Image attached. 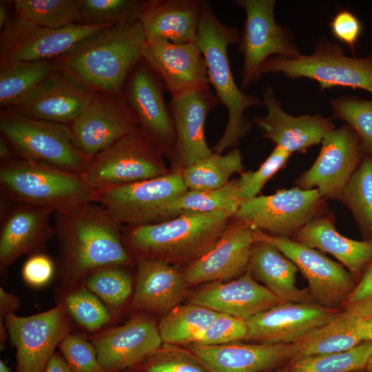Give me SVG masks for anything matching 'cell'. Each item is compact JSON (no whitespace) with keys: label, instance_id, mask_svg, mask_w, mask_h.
<instances>
[{"label":"cell","instance_id":"1","mask_svg":"<svg viewBox=\"0 0 372 372\" xmlns=\"http://www.w3.org/2000/svg\"><path fill=\"white\" fill-rule=\"evenodd\" d=\"M53 215L59 286L80 284L101 267L134 266L123 242L121 225L99 203H85Z\"/></svg>","mask_w":372,"mask_h":372},{"label":"cell","instance_id":"2","mask_svg":"<svg viewBox=\"0 0 372 372\" xmlns=\"http://www.w3.org/2000/svg\"><path fill=\"white\" fill-rule=\"evenodd\" d=\"M146 42L140 21L112 25L54 60L58 69L96 92L122 97L124 84L143 59Z\"/></svg>","mask_w":372,"mask_h":372},{"label":"cell","instance_id":"3","mask_svg":"<svg viewBox=\"0 0 372 372\" xmlns=\"http://www.w3.org/2000/svg\"><path fill=\"white\" fill-rule=\"evenodd\" d=\"M233 217L225 211L186 213L160 223L127 226L123 242L136 261L190 264L215 245Z\"/></svg>","mask_w":372,"mask_h":372},{"label":"cell","instance_id":"4","mask_svg":"<svg viewBox=\"0 0 372 372\" xmlns=\"http://www.w3.org/2000/svg\"><path fill=\"white\" fill-rule=\"evenodd\" d=\"M239 40L238 28L223 23L205 1L194 43L205 59L209 84L228 113L225 130L212 149L220 154L229 147H237L251 130V123L244 114L245 110L251 106L264 105L259 98L244 93L235 83L227 48L238 44Z\"/></svg>","mask_w":372,"mask_h":372},{"label":"cell","instance_id":"5","mask_svg":"<svg viewBox=\"0 0 372 372\" xmlns=\"http://www.w3.org/2000/svg\"><path fill=\"white\" fill-rule=\"evenodd\" d=\"M0 189L17 203L54 212L98 200L81 174L20 156L1 161Z\"/></svg>","mask_w":372,"mask_h":372},{"label":"cell","instance_id":"6","mask_svg":"<svg viewBox=\"0 0 372 372\" xmlns=\"http://www.w3.org/2000/svg\"><path fill=\"white\" fill-rule=\"evenodd\" d=\"M262 74H282L290 80L307 78L319 84L321 92L334 87L364 90L372 94V54L346 56L343 48L327 38H320L312 54L296 58L273 56L260 68Z\"/></svg>","mask_w":372,"mask_h":372},{"label":"cell","instance_id":"7","mask_svg":"<svg viewBox=\"0 0 372 372\" xmlns=\"http://www.w3.org/2000/svg\"><path fill=\"white\" fill-rule=\"evenodd\" d=\"M163 155L138 127L94 156L81 174L94 190L100 192L169 173Z\"/></svg>","mask_w":372,"mask_h":372},{"label":"cell","instance_id":"8","mask_svg":"<svg viewBox=\"0 0 372 372\" xmlns=\"http://www.w3.org/2000/svg\"><path fill=\"white\" fill-rule=\"evenodd\" d=\"M0 133L11 145L15 156L76 174H82L91 161L75 147L68 125L1 110Z\"/></svg>","mask_w":372,"mask_h":372},{"label":"cell","instance_id":"9","mask_svg":"<svg viewBox=\"0 0 372 372\" xmlns=\"http://www.w3.org/2000/svg\"><path fill=\"white\" fill-rule=\"evenodd\" d=\"M235 3L246 14L238 44V52L244 57L241 87L245 89L260 79V68L269 58L292 59L302 54L291 31L276 21V0H237Z\"/></svg>","mask_w":372,"mask_h":372},{"label":"cell","instance_id":"10","mask_svg":"<svg viewBox=\"0 0 372 372\" xmlns=\"http://www.w3.org/2000/svg\"><path fill=\"white\" fill-rule=\"evenodd\" d=\"M112 23H74L60 29L39 25L15 13L0 32V64L54 61Z\"/></svg>","mask_w":372,"mask_h":372},{"label":"cell","instance_id":"11","mask_svg":"<svg viewBox=\"0 0 372 372\" xmlns=\"http://www.w3.org/2000/svg\"><path fill=\"white\" fill-rule=\"evenodd\" d=\"M4 321L8 338L16 349L15 372H44L55 348L70 333L72 325L61 302L30 316L12 313Z\"/></svg>","mask_w":372,"mask_h":372},{"label":"cell","instance_id":"12","mask_svg":"<svg viewBox=\"0 0 372 372\" xmlns=\"http://www.w3.org/2000/svg\"><path fill=\"white\" fill-rule=\"evenodd\" d=\"M324 200L317 189L296 187L244 200L233 218L253 229L289 238L319 215Z\"/></svg>","mask_w":372,"mask_h":372},{"label":"cell","instance_id":"13","mask_svg":"<svg viewBox=\"0 0 372 372\" xmlns=\"http://www.w3.org/2000/svg\"><path fill=\"white\" fill-rule=\"evenodd\" d=\"M254 241L262 240L278 247L302 273L313 300L323 307L338 309L353 289L354 276L342 265L320 251L287 237L268 235L254 229Z\"/></svg>","mask_w":372,"mask_h":372},{"label":"cell","instance_id":"14","mask_svg":"<svg viewBox=\"0 0 372 372\" xmlns=\"http://www.w3.org/2000/svg\"><path fill=\"white\" fill-rule=\"evenodd\" d=\"M188 188L180 169L148 180L97 192L99 203L120 225L153 223L158 209Z\"/></svg>","mask_w":372,"mask_h":372},{"label":"cell","instance_id":"15","mask_svg":"<svg viewBox=\"0 0 372 372\" xmlns=\"http://www.w3.org/2000/svg\"><path fill=\"white\" fill-rule=\"evenodd\" d=\"M165 85L143 59L129 74L123 88L122 98L136 115L139 127L171 157L176 134L170 108L167 105Z\"/></svg>","mask_w":372,"mask_h":372},{"label":"cell","instance_id":"16","mask_svg":"<svg viewBox=\"0 0 372 372\" xmlns=\"http://www.w3.org/2000/svg\"><path fill=\"white\" fill-rule=\"evenodd\" d=\"M68 125L75 147L90 159L139 127L136 115L121 96L98 92Z\"/></svg>","mask_w":372,"mask_h":372},{"label":"cell","instance_id":"17","mask_svg":"<svg viewBox=\"0 0 372 372\" xmlns=\"http://www.w3.org/2000/svg\"><path fill=\"white\" fill-rule=\"evenodd\" d=\"M318 156L296 180L302 189H317L326 200L340 199L364 154L360 140L347 124L328 132Z\"/></svg>","mask_w":372,"mask_h":372},{"label":"cell","instance_id":"18","mask_svg":"<svg viewBox=\"0 0 372 372\" xmlns=\"http://www.w3.org/2000/svg\"><path fill=\"white\" fill-rule=\"evenodd\" d=\"M90 341L105 372L136 368L163 344L155 320L141 314L92 333Z\"/></svg>","mask_w":372,"mask_h":372},{"label":"cell","instance_id":"19","mask_svg":"<svg viewBox=\"0 0 372 372\" xmlns=\"http://www.w3.org/2000/svg\"><path fill=\"white\" fill-rule=\"evenodd\" d=\"M54 210L14 200L0 216V276L6 278L10 267L21 256L43 254L55 235L50 224Z\"/></svg>","mask_w":372,"mask_h":372},{"label":"cell","instance_id":"20","mask_svg":"<svg viewBox=\"0 0 372 372\" xmlns=\"http://www.w3.org/2000/svg\"><path fill=\"white\" fill-rule=\"evenodd\" d=\"M94 94L93 90L58 70L19 103L1 110L69 125L87 107Z\"/></svg>","mask_w":372,"mask_h":372},{"label":"cell","instance_id":"21","mask_svg":"<svg viewBox=\"0 0 372 372\" xmlns=\"http://www.w3.org/2000/svg\"><path fill=\"white\" fill-rule=\"evenodd\" d=\"M218 104V97L209 87L172 96L169 108L176 142L170 158L178 169L182 170L213 153L206 142L205 123L208 114Z\"/></svg>","mask_w":372,"mask_h":372},{"label":"cell","instance_id":"22","mask_svg":"<svg viewBox=\"0 0 372 372\" xmlns=\"http://www.w3.org/2000/svg\"><path fill=\"white\" fill-rule=\"evenodd\" d=\"M338 309L314 302H285L262 311L245 321L246 340L258 344H291L313 329L333 319Z\"/></svg>","mask_w":372,"mask_h":372},{"label":"cell","instance_id":"23","mask_svg":"<svg viewBox=\"0 0 372 372\" xmlns=\"http://www.w3.org/2000/svg\"><path fill=\"white\" fill-rule=\"evenodd\" d=\"M142 56L162 79L172 96L209 87L207 63L194 42L174 43L165 39L146 41Z\"/></svg>","mask_w":372,"mask_h":372},{"label":"cell","instance_id":"24","mask_svg":"<svg viewBox=\"0 0 372 372\" xmlns=\"http://www.w3.org/2000/svg\"><path fill=\"white\" fill-rule=\"evenodd\" d=\"M253 231L251 226L234 218L215 245L184 270L188 285L227 280L246 272L254 243Z\"/></svg>","mask_w":372,"mask_h":372},{"label":"cell","instance_id":"25","mask_svg":"<svg viewBox=\"0 0 372 372\" xmlns=\"http://www.w3.org/2000/svg\"><path fill=\"white\" fill-rule=\"evenodd\" d=\"M262 101L267 114L255 117L253 122L260 127L263 137L291 154L305 153L321 143L324 136L335 129L332 121L320 114L299 116L287 114L270 86L264 90Z\"/></svg>","mask_w":372,"mask_h":372},{"label":"cell","instance_id":"26","mask_svg":"<svg viewBox=\"0 0 372 372\" xmlns=\"http://www.w3.org/2000/svg\"><path fill=\"white\" fill-rule=\"evenodd\" d=\"M282 302H285L258 283L247 269L234 280L214 281L201 287L189 303L246 321Z\"/></svg>","mask_w":372,"mask_h":372},{"label":"cell","instance_id":"27","mask_svg":"<svg viewBox=\"0 0 372 372\" xmlns=\"http://www.w3.org/2000/svg\"><path fill=\"white\" fill-rule=\"evenodd\" d=\"M188 350L209 372H262L293 357L292 344H245L235 342L216 346L188 345Z\"/></svg>","mask_w":372,"mask_h":372},{"label":"cell","instance_id":"28","mask_svg":"<svg viewBox=\"0 0 372 372\" xmlns=\"http://www.w3.org/2000/svg\"><path fill=\"white\" fill-rule=\"evenodd\" d=\"M137 273L131 307L164 315L185 299L188 291L183 271L156 260L136 261Z\"/></svg>","mask_w":372,"mask_h":372},{"label":"cell","instance_id":"29","mask_svg":"<svg viewBox=\"0 0 372 372\" xmlns=\"http://www.w3.org/2000/svg\"><path fill=\"white\" fill-rule=\"evenodd\" d=\"M205 1L149 0L140 19L146 41H195Z\"/></svg>","mask_w":372,"mask_h":372},{"label":"cell","instance_id":"30","mask_svg":"<svg viewBox=\"0 0 372 372\" xmlns=\"http://www.w3.org/2000/svg\"><path fill=\"white\" fill-rule=\"evenodd\" d=\"M367 318L352 311H340L333 319L291 343V361L349 350L369 340Z\"/></svg>","mask_w":372,"mask_h":372},{"label":"cell","instance_id":"31","mask_svg":"<svg viewBox=\"0 0 372 372\" xmlns=\"http://www.w3.org/2000/svg\"><path fill=\"white\" fill-rule=\"evenodd\" d=\"M247 269L256 280L285 302H314L308 289H300L296 285V265L269 242L254 241Z\"/></svg>","mask_w":372,"mask_h":372},{"label":"cell","instance_id":"32","mask_svg":"<svg viewBox=\"0 0 372 372\" xmlns=\"http://www.w3.org/2000/svg\"><path fill=\"white\" fill-rule=\"evenodd\" d=\"M296 241L329 253L354 276H359L372 259V241L355 240L340 234L332 220L316 216L295 235Z\"/></svg>","mask_w":372,"mask_h":372},{"label":"cell","instance_id":"33","mask_svg":"<svg viewBox=\"0 0 372 372\" xmlns=\"http://www.w3.org/2000/svg\"><path fill=\"white\" fill-rule=\"evenodd\" d=\"M243 201L239 196L237 179L213 190H188L161 206L156 212L153 223L171 219L186 213L225 211L234 216Z\"/></svg>","mask_w":372,"mask_h":372},{"label":"cell","instance_id":"34","mask_svg":"<svg viewBox=\"0 0 372 372\" xmlns=\"http://www.w3.org/2000/svg\"><path fill=\"white\" fill-rule=\"evenodd\" d=\"M58 70L54 61L0 64L1 109L19 103Z\"/></svg>","mask_w":372,"mask_h":372},{"label":"cell","instance_id":"35","mask_svg":"<svg viewBox=\"0 0 372 372\" xmlns=\"http://www.w3.org/2000/svg\"><path fill=\"white\" fill-rule=\"evenodd\" d=\"M218 313L192 303L178 305L165 313L158 324L163 343L172 345L194 344Z\"/></svg>","mask_w":372,"mask_h":372},{"label":"cell","instance_id":"36","mask_svg":"<svg viewBox=\"0 0 372 372\" xmlns=\"http://www.w3.org/2000/svg\"><path fill=\"white\" fill-rule=\"evenodd\" d=\"M241 152L234 148L225 155L214 152L182 169L183 181L189 190H213L227 185L235 173L242 174Z\"/></svg>","mask_w":372,"mask_h":372},{"label":"cell","instance_id":"37","mask_svg":"<svg viewBox=\"0 0 372 372\" xmlns=\"http://www.w3.org/2000/svg\"><path fill=\"white\" fill-rule=\"evenodd\" d=\"M56 293L72 321L92 334L107 327L114 319L102 301L82 283L59 286Z\"/></svg>","mask_w":372,"mask_h":372},{"label":"cell","instance_id":"38","mask_svg":"<svg viewBox=\"0 0 372 372\" xmlns=\"http://www.w3.org/2000/svg\"><path fill=\"white\" fill-rule=\"evenodd\" d=\"M339 200L351 209L364 240L372 241V155L363 154Z\"/></svg>","mask_w":372,"mask_h":372},{"label":"cell","instance_id":"39","mask_svg":"<svg viewBox=\"0 0 372 372\" xmlns=\"http://www.w3.org/2000/svg\"><path fill=\"white\" fill-rule=\"evenodd\" d=\"M123 267L112 265L99 268L81 282L103 302L113 318L118 314L132 291V278Z\"/></svg>","mask_w":372,"mask_h":372},{"label":"cell","instance_id":"40","mask_svg":"<svg viewBox=\"0 0 372 372\" xmlns=\"http://www.w3.org/2000/svg\"><path fill=\"white\" fill-rule=\"evenodd\" d=\"M372 342L364 341L342 352L316 355L291 361L287 372H358L366 369Z\"/></svg>","mask_w":372,"mask_h":372},{"label":"cell","instance_id":"41","mask_svg":"<svg viewBox=\"0 0 372 372\" xmlns=\"http://www.w3.org/2000/svg\"><path fill=\"white\" fill-rule=\"evenodd\" d=\"M83 0H15L16 13L39 25L60 29L80 21Z\"/></svg>","mask_w":372,"mask_h":372},{"label":"cell","instance_id":"42","mask_svg":"<svg viewBox=\"0 0 372 372\" xmlns=\"http://www.w3.org/2000/svg\"><path fill=\"white\" fill-rule=\"evenodd\" d=\"M147 1L83 0L81 19L83 24L128 25L140 21Z\"/></svg>","mask_w":372,"mask_h":372},{"label":"cell","instance_id":"43","mask_svg":"<svg viewBox=\"0 0 372 372\" xmlns=\"http://www.w3.org/2000/svg\"><path fill=\"white\" fill-rule=\"evenodd\" d=\"M333 117L346 123L357 134L364 154L372 155V100L354 96L331 101Z\"/></svg>","mask_w":372,"mask_h":372},{"label":"cell","instance_id":"44","mask_svg":"<svg viewBox=\"0 0 372 372\" xmlns=\"http://www.w3.org/2000/svg\"><path fill=\"white\" fill-rule=\"evenodd\" d=\"M137 368L142 372H209L190 351L167 344H163Z\"/></svg>","mask_w":372,"mask_h":372},{"label":"cell","instance_id":"45","mask_svg":"<svg viewBox=\"0 0 372 372\" xmlns=\"http://www.w3.org/2000/svg\"><path fill=\"white\" fill-rule=\"evenodd\" d=\"M291 154L287 150L276 146L256 171L242 173L237 179L241 200L244 201L257 196L265 183L286 166Z\"/></svg>","mask_w":372,"mask_h":372},{"label":"cell","instance_id":"46","mask_svg":"<svg viewBox=\"0 0 372 372\" xmlns=\"http://www.w3.org/2000/svg\"><path fill=\"white\" fill-rule=\"evenodd\" d=\"M58 347L72 372H105L93 344L84 336L70 333Z\"/></svg>","mask_w":372,"mask_h":372},{"label":"cell","instance_id":"47","mask_svg":"<svg viewBox=\"0 0 372 372\" xmlns=\"http://www.w3.org/2000/svg\"><path fill=\"white\" fill-rule=\"evenodd\" d=\"M247 327L245 321L233 316L220 313L194 344L216 346L246 340Z\"/></svg>","mask_w":372,"mask_h":372},{"label":"cell","instance_id":"48","mask_svg":"<svg viewBox=\"0 0 372 372\" xmlns=\"http://www.w3.org/2000/svg\"><path fill=\"white\" fill-rule=\"evenodd\" d=\"M342 306L364 318L372 316V259Z\"/></svg>","mask_w":372,"mask_h":372},{"label":"cell","instance_id":"49","mask_svg":"<svg viewBox=\"0 0 372 372\" xmlns=\"http://www.w3.org/2000/svg\"><path fill=\"white\" fill-rule=\"evenodd\" d=\"M329 26L333 37L350 48L354 54L356 43L362 32L360 19L351 11L341 10L332 18Z\"/></svg>","mask_w":372,"mask_h":372},{"label":"cell","instance_id":"50","mask_svg":"<svg viewBox=\"0 0 372 372\" xmlns=\"http://www.w3.org/2000/svg\"><path fill=\"white\" fill-rule=\"evenodd\" d=\"M54 273V265L46 255L37 254L30 256L22 268V277L30 286L38 287L48 284Z\"/></svg>","mask_w":372,"mask_h":372},{"label":"cell","instance_id":"51","mask_svg":"<svg viewBox=\"0 0 372 372\" xmlns=\"http://www.w3.org/2000/svg\"><path fill=\"white\" fill-rule=\"evenodd\" d=\"M20 305L21 300L18 296L0 287V322H3L8 315L14 313Z\"/></svg>","mask_w":372,"mask_h":372},{"label":"cell","instance_id":"52","mask_svg":"<svg viewBox=\"0 0 372 372\" xmlns=\"http://www.w3.org/2000/svg\"><path fill=\"white\" fill-rule=\"evenodd\" d=\"M44 372H72L61 353L54 352Z\"/></svg>","mask_w":372,"mask_h":372},{"label":"cell","instance_id":"53","mask_svg":"<svg viewBox=\"0 0 372 372\" xmlns=\"http://www.w3.org/2000/svg\"><path fill=\"white\" fill-rule=\"evenodd\" d=\"M12 1H0V30L4 28L10 21L12 15L10 14L9 5Z\"/></svg>","mask_w":372,"mask_h":372},{"label":"cell","instance_id":"54","mask_svg":"<svg viewBox=\"0 0 372 372\" xmlns=\"http://www.w3.org/2000/svg\"><path fill=\"white\" fill-rule=\"evenodd\" d=\"M15 156L13 148L10 143L1 135L0 136V159L6 160Z\"/></svg>","mask_w":372,"mask_h":372},{"label":"cell","instance_id":"55","mask_svg":"<svg viewBox=\"0 0 372 372\" xmlns=\"http://www.w3.org/2000/svg\"><path fill=\"white\" fill-rule=\"evenodd\" d=\"M366 321L369 334V340L372 342V316L367 318Z\"/></svg>","mask_w":372,"mask_h":372},{"label":"cell","instance_id":"56","mask_svg":"<svg viewBox=\"0 0 372 372\" xmlns=\"http://www.w3.org/2000/svg\"><path fill=\"white\" fill-rule=\"evenodd\" d=\"M0 372H12L10 369L2 360H0Z\"/></svg>","mask_w":372,"mask_h":372},{"label":"cell","instance_id":"57","mask_svg":"<svg viewBox=\"0 0 372 372\" xmlns=\"http://www.w3.org/2000/svg\"><path fill=\"white\" fill-rule=\"evenodd\" d=\"M366 369L367 372H372V354L369 360Z\"/></svg>","mask_w":372,"mask_h":372},{"label":"cell","instance_id":"58","mask_svg":"<svg viewBox=\"0 0 372 372\" xmlns=\"http://www.w3.org/2000/svg\"><path fill=\"white\" fill-rule=\"evenodd\" d=\"M116 372H142V371L140 369H138L137 367H136L133 369H124V370H121V371H118Z\"/></svg>","mask_w":372,"mask_h":372},{"label":"cell","instance_id":"59","mask_svg":"<svg viewBox=\"0 0 372 372\" xmlns=\"http://www.w3.org/2000/svg\"><path fill=\"white\" fill-rule=\"evenodd\" d=\"M271 372H287V371L286 370H277V371H274Z\"/></svg>","mask_w":372,"mask_h":372},{"label":"cell","instance_id":"60","mask_svg":"<svg viewBox=\"0 0 372 372\" xmlns=\"http://www.w3.org/2000/svg\"><path fill=\"white\" fill-rule=\"evenodd\" d=\"M367 372V371H366Z\"/></svg>","mask_w":372,"mask_h":372}]
</instances>
